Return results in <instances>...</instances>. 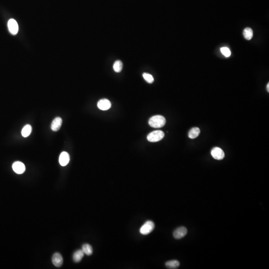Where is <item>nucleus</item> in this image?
Returning <instances> with one entry per match:
<instances>
[{"label":"nucleus","mask_w":269,"mask_h":269,"mask_svg":"<svg viewBox=\"0 0 269 269\" xmlns=\"http://www.w3.org/2000/svg\"><path fill=\"white\" fill-rule=\"evenodd\" d=\"M154 223L152 221H147L145 223L141 228L140 229V232L141 234L144 235H148L152 232L155 228Z\"/></svg>","instance_id":"obj_3"},{"label":"nucleus","mask_w":269,"mask_h":269,"mask_svg":"<svg viewBox=\"0 0 269 269\" xmlns=\"http://www.w3.org/2000/svg\"><path fill=\"white\" fill-rule=\"evenodd\" d=\"M220 50H221L222 53L223 54V55H224L226 58H228L231 55V51L227 47H223V48H221Z\"/></svg>","instance_id":"obj_20"},{"label":"nucleus","mask_w":269,"mask_h":269,"mask_svg":"<svg viewBox=\"0 0 269 269\" xmlns=\"http://www.w3.org/2000/svg\"><path fill=\"white\" fill-rule=\"evenodd\" d=\"M165 134L160 130L154 131L150 133L147 136V139L150 142H157L164 138Z\"/></svg>","instance_id":"obj_2"},{"label":"nucleus","mask_w":269,"mask_h":269,"mask_svg":"<svg viewBox=\"0 0 269 269\" xmlns=\"http://www.w3.org/2000/svg\"><path fill=\"white\" fill-rule=\"evenodd\" d=\"M82 250L84 254L90 256L93 253V249L91 245L88 244H85L82 246Z\"/></svg>","instance_id":"obj_16"},{"label":"nucleus","mask_w":269,"mask_h":269,"mask_svg":"<svg viewBox=\"0 0 269 269\" xmlns=\"http://www.w3.org/2000/svg\"><path fill=\"white\" fill-rule=\"evenodd\" d=\"M123 69V63L120 60H117L113 64V69L117 73H119L122 71Z\"/></svg>","instance_id":"obj_18"},{"label":"nucleus","mask_w":269,"mask_h":269,"mask_svg":"<svg viewBox=\"0 0 269 269\" xmlns=\"http://www.w3.org/2000/svg\"><path fill=\"white\" fill-rule=\"evenodd\" d=\"M13 171L16 174H22L26 170V166L21 161H16L12 165Z\"/></svg>","instance_id":"obj_6"},{"label":"nucleus","mask_w":269,"mask_h":269,"mask_svg":"<svg viewBox=\"0 0 269 269\" xmlns=\"http://www.w3.org/2000/svg\"><path fill=\"white\" fill-rule=\"evenodd\" d=\"M32 126L30 125H27L23 127L22 130V134L23 137H27L29 136V134H31V132H32Z\"/></svg>","instance_id":"obj_17"},{"label":"nucleus","mask_w":269,"mask_h":269,"mask_svg":"<svg viewBox=\"0 0 269 269\" xmlns=\"http://www.w3.org/2000/svg\"><path fill=\"white\" fill-rule=\"evenodd\" d=\"M166 123L165 118L161 115H155L150 118L149 121L150 126L155 128L163 127Z\"/></svg>","instance_id":"obj_1"},{"label":"nucleus","mask_w":269,"mask_h":269,"mask_svg":"<svg viewBox=\"0 0 269 269\" xmlns=\"http://www.w3.org/2000/svg\"><path fill=\"white\" fill-rule=\"evenodd\" d=\"M267 91H268V92H269V83H268V84L267 85Z\"/></svg>","instance_id":"obj_21"},{"label":"nucleus","mask_w":269,"mask_h":269,"mask_svg":"<svg viewBox=\"0 0 269 269\" xmlns=\"http://www.w3.org/2000/svg\"><path fill=\"white\" fill-rule=\"evenodd\" d=\"M84 253L82 250H79L75 252L73 255V259L74 261L76 263H79L80 262L82 258L84 257Z\"/></svg>","instance_id":"obj_12"},{"label":"nucleus","mask_w":269,"mask_h":269,"mask_svg":"<svg viewBox=\"0 0 269 269\" xmlns=\"http://www.w3.org/2000/svg\"><path fill=\"white\" fill-rule=\"evenodd\" d=\"M144 79L145 80L147 81L148 83H152L154 81V77L152 76V75L150 74H148V73H144L143 74Z\"/></svg>","instance_id":"obj_19"},{"label":"nucleus","mask_w":269,"mask_h":269,"mask_svg":"<svg viewBox=\"0 0 269 269\" xmlns=\"http://www.w3.org/2000/svg\"><path fill=\"white\" fill-rule=\"evenodd\" d=\"M180 262L177 260L169 261L165 263V266L169 269H175L179 268Z\"/></svg>","instance_id":"obj_14"},{"label":"nucleus","mask_w":269,"mask_h":269,"mask_svg":"<svg viewBox=\"0 0 269 269\" xmlns=\"http://www.w3.org/2000/svg\"><path fill=\"white\" fill-rule=\"evenodd\" d=\"M63 124V120L60 117H56L54 119L51 124V129L53 131L56 132L58 131Z\"/></svg>","instance_id":"obj_11"},{"label":"nucleus","mask_w":269,"mask_h":269,"mask_svg":"<svg viewBox=\"0 0 269 269\" xmlns=\"http://www.w3.org/2000/svg\"><path fill=\"white\" fill-rule=\"evenodd\" d=\"M187 233V229L185 227H180L174 231V237L176 239H180L184 237Z\"/></svg>","instance_id":"obj_7"},{"label":"nucleus","mask_w":269,"mask_h":269,"mask_svg":"<svg viewBox=\"0 0 269 269\" xmlns=\"http://www.w3.org/2000/svg\"><path fill=\"white\" fill-rule=\"evenodd\" d=\"M8 27L9 32L13 35H16L18 32V26L16 20L13 18L9 20L8 23Z\"/></svg>","instance_id":"obj_5"},{"label":"nucleus","mask_w":269,"mask_h":269,"mask_svg":"<svg viewBox=\"0 0 269 269\" xmlns=\"http://www.w3.org/2000/svg\"><path fill=\"white\" fill-rule=\"evenodd\" d=\"M97 106L99 109L103 111H106L110 109L111 107V103L108 99H101L97 103Z\"/></svg>","instance_id":"obj_8"},{"label":"nucleus","mask_w":269,"mask_h":269,"mask_svg":"<svg viewBox=\"0 0 269 269\" xmlns=\"http://www.w3.org/2000/svg\"><path fill=\"white\" fill-rule=\"evenodd\" d=\"M211 154L214 159L217 160H221L225 157V154L221 148L215 147L212 150Z\"/></svg>","instance_id":"obj_4"},{"label":"nucleus","mask_w":269,"mask_h":269,"mask_svg":"<svg viewBox=\"0 0 269 269\" xmlns=\"http://www.w3.org/2000/svg\"><path fill=\"white\" fill-rule=\"evenodd\" d=\"M200 130L197 127L193 128L188 133V137L191 139H195L200 135Z\"/></svg>","instance_id":"obj_13"},{"label":"nucleus","mask_w":269,"mask_h":269,"mask_svg":"<svg viewBox=\"0 0 269 269\" xmlns=\"http://www.w3.org/2000/svg\"><path fill=\"white\" fill-rule=\"evenodd\" d=\"M70 160L69 155L66 152H63L61 153L59 158V162L61 166H65L69 164Z\"/></svg>","instance_id":"obj_10"},{"label":"nucleus","mask_w":269,"mask_h":269,"mask_svg":"<svg viewBox=\"0 0 269 269\" xmlns=\"http://www.w3.org/2000/svg\"><path fill=\"white\" fill-rule=\"evenodd\" d=\"M52 262L55 267H61L63 264V258L62 256L58 253L54 254L52 258Z\"/></svg>","instance_id":"obj_9"},{"label":"nucleus","mask_w":269,"mask_h":269,"mask_svg":"<svg viewBox=\"0 0 269 269\" xmlns=\"http://www.w3.org/2000/svg\"><path fill=\"white\" fill-rule=\"evenodd\" d=\"M243 36L247 40H250L252 39L253 36V32L252 29L250 28H246L243 31Z\"/></svg>","instance_id":"obj_15"}]
</instances>
